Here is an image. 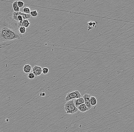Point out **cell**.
I'll list each match as a JSON object with an SVG mask.
<instances>
[{
	"label": "cell",
	"mask_w": 134,
	"mask_h": 132,
	"mask_svg": "<svg viewBox=\"0 0 134 132\" xmlns=\"http://www.w3.org/2000/svg\"><path fill=\"white\" fill-rule=\"evenodd\" d=\"M21 15L22 16L23 20H28L31 18V16L30 14H25L23 12L20 11Z\"/></svg>",
	"instance_id": "11"
},
{
	"label": "cell",
	"mask_w": 134,
	"mask_h": 132,
	"mask_svg": "<svg viewBox=\"0 0 134 132\" xmlns=\"http://www.w3.org/2000/svg\"><path fill=\"white\" fill-rule=\"evenodd\" d=\"M28 77L30 80H32V79L34 78L35 76L34 75V74L32 72H30V73L28 74Z\"/></svg>",
	"instance_id": "19"
},
{
	"label": "cell",
	"mask_w": 134,
	"mask_h": 132,
	"mask_svg": "<svg viewBox=\"0 0 134 132\" xmlns=\"http://www.w3.org/2000/svg\"><path fill=\"white\" fill-rule=\"evenodd\" d=\"M90 103L91 106H95L97 103V100L96 98L91 96L90 98Z\"/></svg>",
	"instance_id": "10"
},
{
	"label": "cell",
	"mask_w": 134,
	"mask_h": 132,
	"mask_svg": "<svg viewBox=\"0 0 134 132\" xmlns=\"http://www.w3.org/2000/svg\"><path fill=\"white\" fill-rule=\"evenodd\" d=\"M17 19H18V22H22V21H23V19L22 16L21 15L20 11H19V12H18Z\"/></svg>",
	"instance_id": "17"
},
{
	"label": "cell",
	"mask_w": 134,
	"mask_h": 132,
	"mask_svg": "<svg viewBox=\"0 0 134 132\" xmlns=\"http://www.w3.org/2000/svg\"><path fill=\"white\" fill-rule=\"evenodd\" d=\"M24 2L22 1H17V5H18V7L19 8H21L23 7L24 6Z\"/></svg>",
	"instance_id": "18"
},
{
	"label": "cell",
	"mask_w": 134,
	"mask_h": 132,
	"mask_svg": "<svg viewBox=\"0 0 134 132\" xmlns=\"http://www.w3.org/2000/svg\"><path fill=\"white\" fill-rule=\"evenodd\" d=\"M23 13L25 14H29L31 12V10L30 8L28 7H25L22 9Z\"/></svg>",
	"instance_id": "14"
},
{
	"label": "cell",
	"mask_w": 134,
	"mask_h": 132,
	"mask_svg": "<svg viewBox=\"0 0 134 132\" xmlns=\"http://www.w3.org/2000/svg\"><path fill=\"white\" fill-rule=\"evenodd\" d=\"M12 7H13L14 12H19L20 11V8L18 7V5H17V1L13 2Z\"/></svg>",
	"instance_id": "9"
},
{
	"label": "cell",
	"mask_w": 134,
	"mask_h": 132,
	"mask_svg": "<svg viewBox=\"0 0 134 132\" xmlns=\"http://www.w3.org/2000/svg\"><path fill=\"white\" fill-rule=\"evenodd\" d=\"M32 73L35 77L39 76L42 74V67L38 66H35L32 69Z\"/></svg>",
	"instance_id": "5"
},
{
	"label": "cell",
	"mask_w": 134,
	"mask_h": 132,
	"mask_svg": "<svg viewBox=\"0 0 134 132\" xmlns=\"http://www.w3.org/2000/svg\"><path fill=\"white\" fill-rule=\"evenodd\" d=\"M22 23H23L24 27H25L26 28H28L31 24L29 21L28 20H24L23 21H22Z\"/></svg>",
	"instance_id": "13"
},
{
	"label": "cell",
	"mask_w": 134,
	"mask_h": 132,
	"mask_svg": "<svg viewBox=\"0 0 134 132\" xmlns=\"http://www.w3.org/2000/svg\"><path fill=\"white\" fill-rule=\"evenodd\" d=\"M32 67L30 64H26L24 66L23 71L25 73L29 74L32 71Z\"/></svg>",
	"instance_id": "8"
},
{
	"label": "cell",
	"mask_w": 134,
	"mask_h": 132,
	"mask_svg": "<svg viewBox=\"0 0 134 132\" xmlns=\"http://www.w3.org/2000/svg\"><path fill=\"white\" fill-rule=\"evenodd\" d=\"M49 71V68L46 67H44L43 69H42V74H47Z\"/></svg>",
	"instance_id": "16"
},
{
	"label": "cell",
	"mask_w": 134,
	"mask_h": 132,
	"mask_svg": "<svg viewBox=\"0 0 134 132\" xmlns=\"http://www.w3.org/2000/svg\"><path fill=\"white\" fill-rule=\"evenodd\" d=\"M30 15L31 17H35L38 15V13L37 12L36 10H33L31 11L30 13Z\"/></svg>",
	"instance_id": "15"
},
{
	"label": "cell",
	"mask_w": 134,
	"mask_h": 132,
	"mask_svg": "<svg viewBox=\"0 0 134 132\" xmlns=\"http://www.w3.org/2000/svg\"><path fill=\"white\" fill-rule=\"evenodd\" d=\"M88 24L89 25V26H93V22H88Z\"/></svg>",
	"instance_id": "22"
},
{
	"label": "cell",
	"mask_w": 134,
	"mask_h": 132,
	"mask_svg": "<svg viewBox=\"0 0 134 132\" xmlns=\"http://www.w3.org/2000/svg\"><path fill=\"white\" fill-rule=\"evenodd\" d=\"M40 96H45V93H40Z\"/></svg>",
	"instance_id": "21"
},
{
	"label": "cell",
	"mask_w": 134,
	"mask_h": 132,
	"mask_svg": "<svg viewBox=\"0 0 134 132\" xmlns=\"http://www.w3.org/2000/svg\"><path fill=\"white\" fill-rule=\"evenodd\" d=\"M17 23L10 13L4 16L0 20V49L7 47L22 39V35L19 32Z\"/></svg>",
	"instance_id": "1"
},
{
	"label": "cell",
	"mask_w": 134,
	"mask_h": 132,
	"mask_svg": "<svg viewBox=\"0 0 134 132\" xmlns=\"http://www.w3.org/2000/svg\"><path fill=\"white\" fill-rule=\"evenodd\" d=\"M26 28H25L24 26L20 27L19 28V32L20 34L21 35L24 34L26 33Z\"/></svg>",
	"instance_id": "12"
},
{
	"label": "cell",
	"mask_w": 134,
	"mask_h": 132,
	"mask_svg": "<svg viewBox=\"0 0 134 132\" xmlns=\"http://www.w3.org/2000/svg\"><path fill=\"white\" fill-rule=\"evenodd\" d=\"M0 132H2V131L0 130Z\"/></svg>",
	"instance_id": "23"
},
{
	"label": "cell",
	"mask_w": 134,
	"mask_h": 132,
	"mask_svg": "<svg viewBox=\"0 0 134 132\" xmlns=\"http://www.w3.org/2000/svg\"><path fill=\"white\" fill-rule=\"evenodd\" d=\"M77 108L78 109V110L80 111L82 113L85 112L89 110V108L87 107L85 104H81Z\"/></svg>",
	"instance_id": "7"
},
{
	"label": "cell",
	"mask_w": 134,
	"mask_h": 132,
	"mask_svg": "<svg viewBox=\"0 0 134 132\" xmlns=\"http://www.w3.org/2000/svg\"><path fill=\"white\" fill-rule=\"evenodd\" d=\"M91 95L89 94H85L83 96L82 98H84V104L87 107L89 108V109H90L92 108V106L91 105L90 103V98Z\"/></svg>",
	"instance_id": "4"
},
{
	"label": "cell",
	"mask_w": 134,
	"mask_h": 132,
	"mask_svg": "<svg viewBox=\"0 0 134 132\" xmlns=\"http://www.w3.org/2000/svg\"><path fill=\"white\" fill-rule=\"evenodd\" d=\"M18 28H19L20 27H22V26H23V23H22V22H18Z\"/></svg>",
	"instance_id": "20"
},
{
	"label": "cell",
	"mask_w": 134,
	"mask_h": 132,
	"mask_svg": "<svg viewBox=\"0 0 134 132\" xmlns=\"http://www.w3.org/2000/svg\"><path fill=\"white\" fill-rule=\"evenodd\" d=\"M74 100V104L75 107L77 108L79 105L81 104H84V98L82 97L79 98L78 99H75Z\"/></svg>",
	"instance_id": "6"
},
{
	"label": "cell",
	"mask_w": 134,
	"mask_h": 132,
	"mask_svg": "<svg viewBox=\"0 0 134 132\" xmlns=\"http://www.w3.org/2000/svg\"><path fill=\"white\" fill-rule=\"evenodd\" d=\"M64 109L66 114H75L78 111V109L75 105L74 100H71L67 102L64 105Z\"/></svg>",
	"instance_id": "2"
},
{
	"label": "cell",
	"mask_w": 134,
	"mask_h": 132,
	"mask_svg": "<svg viewBox=\"0 0 134 132\" xmlns=\"http://www.w3.org/2000/svg\"><path fill=\"white\" fill-rule=\"evenodd\" d=\"M81 97L82 96L79 91H75L67 94L65 98V101L66 102L69 101L71 100L78 99Z\"/></svg>",
	"instance_id": "3"
}]
</instances>
